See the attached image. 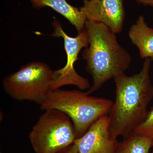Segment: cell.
I'll use <instances>...</instances> for the list:
<instances>
[{"label": "cell", "mask_w": 153, "mask_h": 153, "mask_svg": "<svg viewBox=\"0 0 153 153\" xmlns=\"http://www.w3.org/2000/svg\"><path fill=\"white\" fill-rule=\"evenodd\" d=\"M152 61L151 58L145 59L137 74L128 76L123 73L114 79L116 99L108 116L111 137L126 138L146 118L148 105L153 97L150 76Z\"/></svg>", "instance_id": "1"}, {"label": "cell", "mask_w": 153, "mask_h": 153, "mask_svg": "<svg viewBox=\"0 0 153 153\" xmlns=\"http://www.w3.org/2000/svg\"><path fill=\"white\" fill-rule=\"evenodd\" d=\"M85 29L88 45L83 49L85 70L90 74L93 84L88 94L98 90L107 81L124 73L131 63L130 54L118 42L115 33L104 24L86 20Z\"/></svg>", "instance_id": "2"}, {"label": "cell", "mask_w": 153, "mask_h": 153, "mask_svg": "<svg viewBox=\"0 0 153 153\" xmlns=\"http://www.w3.org/2000/svg\"><path fill=\"white\" fill-rule=\"evenodd\" d=\"M113 102L105 98L91 96L80 90L51 91L40 105L43 111L56 109L70 118L76 139L82 136L100 117L109 113Z\"/></svg>", "instance_id": "3"}, {"label": "cell", "mask_w": 153, "mask_h": 153, "mask_svg": "<svg viewBox=\"0 0 153 153\" xmlns=\"http://www.w3.org/2000/svg\"><path fill=\"white\" fill-rule=\"evenodd\" d=\"M54 71L44 62L32 61L6 76L2 86L15 100L30 101L41 105L52 89Z\"/></svg>", "instance_id": "4"}, {"label": "cell", "mask_w": 153, "mask_h": 153, "mask_svg": "<svg viewBox=\"0 0 153 153\" xmlns=\"http://www.w3.org/2000/svg\"><path fill=\"white\" fill-rule=\"evenodd\" d=\"M44 111L29 134L35 153H57L73 144L76 136L70 118L58 110Z\"/></svg>", "instance_id": "5"}, {"label": "cell", "mask_w": 153, "mask_h": 153, "mask_svg": "<svg viewBox=\"0 0 153 153\" xmlns=\"http://www.w3.org/2000/svg\"><path fill=\"white\" fill-rule=\"evenodd\" d=\"M54 32L51 36L62 38L64 41V49L67 61L63 68L54 71L53 90L66 85H75L82 90H88L91 86L89 80L78 74L74 69V63L78 59L80 51L88 45V35L85 29L78 33L75 37L68 36L63 30L62 25L57 19L52 23Z\"/></svg>", "instance_id": "6"}, {"label": "cell", "mask_w": 153, "mask_h": 153, "mask_svg": "<svg viewBox=\"0 0 153 153\" xmlns=\"http://www.w3.org/2000/svg\"><path fill=\"white\" fill-rule=\"evenodd\" d=\"M79 9L87 20L104 24L116 34L122 31L125 18L123 0H83Z\"/></svg>", "instance_id": "7"}, {"label": "cell", "mask_w": 153, "mask_h": 153, "mask_svg": "<svg viewBox=\"0 0 153 153\" xmlns=\"http://www.w3.org/2000/svg\"><path fill=\"white\" fill-rule=\"evenodd\" d=\"M111 136L108 116L104 115L92 125L82 136L74 140L78 153H115L119 144Z\"/></svg>", "instance_id": "8"}, {"label": "cell", "mask_w": 153, "mask_h": 153, "mask_svg": "<svg viewBox=\"0 0 153 153\" xmlns=\"http://www.w3.org/2000/svg\"><path fill=\"white\" fill-rule=\"evenodd\" d=\"M33 7L37 9L49 7L74 26L78 33L85 29L86 17L79 8L71 5L67 0H29Z\"/></svg>", "instance_id": "9"}, {"label": "cell", "mask_w": 153, "mask_h": 153, "mask_svg": "<svg viewBox=\"0 0 153 153\" xmlns=\"http://www.w3.org/2000/svg\"><path fill=\"white\" fill-rule=\"evenodd\" d=\"M128 36L138 49L141 58L153 60V29L148 26L143 15L130 28Z\"/></svg>", "instance_id": "10"}, {"label": "cell", "mask_w": 153, "mask_h": 153, "mask_svg": "<svg viewBox=\"0 0 153 153\" xmlns=\"http://www.w3.org/2000/svg\"><path fill=\"white\" fill-rule=\"evenodd\" d=\"M153 140L135 132L119 143L115 153H149Z\"/></svg>", "instance_id": "11"}, {"label": "cell", "mask_w": 153, "mask_h": 153, "mask_svg": "<svg viewBox=\"0 0 153 153\" xmlns=\"http://www.w3.org/2000/svg\"><path fill=\"white\" fill-rule=\"evenodd\" d=\"M133 132L153 140V107L148 111L144 120Z\"/></svg>", "instance_id": "12"}, {"label": "cell", "mask_w": 153, "mask_h": 153, "mask_svg": "<svg viewBox=\"0 0 153 153\" xmlns=\"http://www.w3.org/2000/svg\"><path fill=\"white\" fill-rule=\"evenodd\" d=\"M57 153H77V149L75 145L74 144L71 145L68 147L66 148L63 150L60 151Z\"/></svg>", "instance_id": "13"}, {"label": "cell", "mask_w": 153, "mask_h": 153, "mask_svg": "<svg viewBox=\"0 0 153 153\" xmlns=\"http://www.w3.org/2000/svg\"><path fill=\"white\" fill-rule=\"evenodd\" d=\"M136 2L140 4L153 7V0H136Z\"/></svg>", "instance_id": "14"}, {"label": "cell", "mask_w": 153, "mask_h": 153, "mask_svg": "<svg viewBox=\"0 0 153 153\" xmlns=\"http://www.w3.org/2000/svg\"><path fill=\"white\" fill-rule=\"evenodd\" d=\"M152 147H153V146H152ZM150 153H153V151H152V152Z\"/></svg>", "instance_id": "15"}]
</instances>
